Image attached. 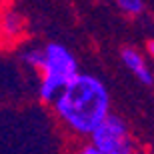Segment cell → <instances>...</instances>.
<instances>
[{"instance_id": "cell-1", "label": "cell", "mask_w": 154, "mask_h": 154, "mask_svg": "<svg viewBox=\"0 0 154 154\" xmlns=\"http://www.w3.org/2000/svg\"><path fill=\"white\" fill-rule=\"evenodd\" d=\"M50 106L58 124L78 142L88 140L100 122L112 114L110 90L88 72H78Z\"/></svg>"}, {"instance_id": "cell-3", "label": "cell", "mask_w": 154, "mask_h": 154, "mask_svg": "<svg viewBox=\"0 0 154 154\" xmlns=\"http://www.w3.org/2000/svg\"><path fill=\"white\" fill-rule=\"evenodd\" d=\"M88 142L106 154H142L130 124L114 112L100 122Z\"/></svg>"}, {"instance_id": "cell-9", "label": "cell", "mask_w": 154, "mask_h": 154, "mask_svg": "<svg viewBox=\"0 0 154 154\" xmlns=\"http://www.w3.org/2000/svg\"><path fill=\"white\" fill-rule=\"evenodd\" d=\"M148 56L154 60V40H150V42H148Z\"/></svg>"}, {"instance_id": "cell-6", "label": "cell", "mask_w": 154, "mask_h": 154, "mask_svg": "<svg viewBox=\"0 0 154 154\" xmlns=\"http://www.w3.org/2000/svg\"><path fill=\"white\" fill-rule=\"evenodd\" d=\"M22 62L26 66H30L32 70L40 72L42 68V62H44V50H42V46H32V48H26L22 52Z\"/></svg>"}, {"instance_id": "cell-2", "label": "cell", "mask_w": 154, "mask_h": 154, "mask_svg": "<svg viewBox=\"0 0 154 154\" xmlns=\"http://www.w3.org/2000/svg\"><path fill=\"white\" fill-rule=\"evenodd\" d=\"M42 50L44 62L38 72V98L40 102L52 104L80 68L76 56L60 42H48L42 46Z\"/></svg>"}, {"instance_id": "cell-8", "label": "cell", "mask_w": 154, "mask_h": 154, "mask_svg": "<svg viewBox=\"0 0 154 154\" xmlns=\"http://www.w3.org/2000/svg\"><path fill=\"white\" fill-rule=\"evenodd\" d=\"M70 154H106L102 150H98L96 146H92L88 140H82V142H76L70 150Z\"/></svg>"}, {"instance_id": "cell-10", "label": "cell", "mask_w": 154, "mask_h": 154, "mask_svg": "<svg viewBox=\"0 0 154 154\" xmlns=\"http://www.w3.org/2000/svg\"><path fill=\"white\" fill-rule=\"evenodd\" d=\"M150 154H154V146H152V150H150Z\"/></svg>"}, {"instance_id": "cell-4", "label": "cell", "mask_w": 154, "mask_h": 154, "mask_svg": "<svg viewBox=\"0 0 154 154\" xmlns=\"http://www.w3.org/2000/svg\"><path fill=\"white\" fill-rule=\"evenodd\" d=\"M120 58H122V62L128 70H130L134 78L138 82H142L146 86H152L154 84V74L152 70L148 66V60L146 56H142V52L136 50V48H132V46H126L120 50Z\"/></svg>"}, {"instance_id": "cell-5", "label": "cell", "mask_w": 154, "mask_h": 154, "mask_svg": "<svg viewBox=\"0 0 154 154\" xmlns=\"http://www.w3.org/2000/svg\"><path fill=\"white\" fill-rule=\"evenodd\" d=\"M26 30L22 14L12 8V6H2L0 8V40L6 42H16Z\"/></svg>"}, {"instance_id": "cell-7", "label": "cell", "mask_w": 154, "mask_h": 154, "mask_svg": "<svg viewBox=\"0 0 154 154\" xmlns=\"http://www.w3.org/2000/svg\"><path fill=\"white\" fill-rule=\"evenodd\" d=\"M120 12H124L128 16H138L144 12V0H114Z\"/></svg>"}]
</instances>
